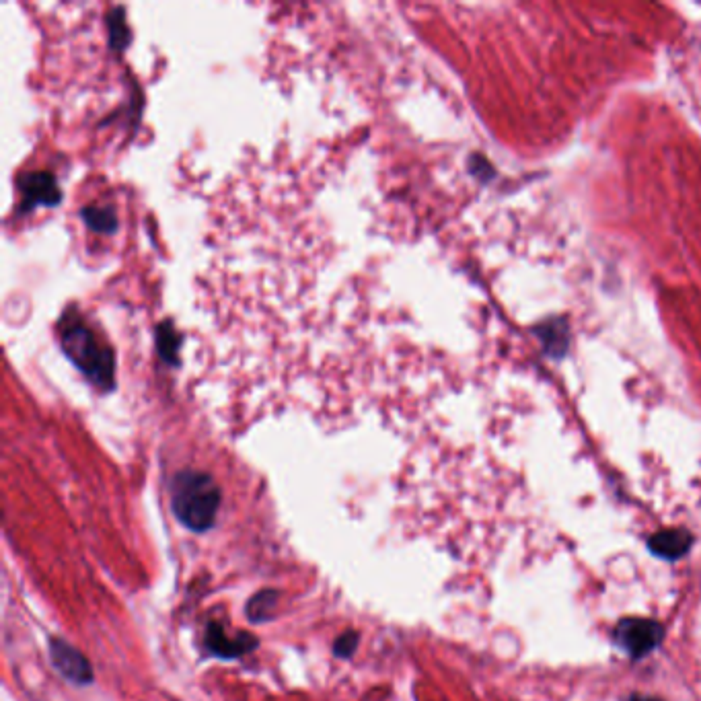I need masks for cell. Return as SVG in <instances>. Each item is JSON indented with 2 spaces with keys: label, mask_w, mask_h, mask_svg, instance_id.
I'll use <instances>...</instances> for the list:
<instances>
[{
  "label": "cell",
  "mask_w": 701,
  "mask_h": 701,
  "mask_svg": "<svg viewBox=\"0 0 701 701\" xmlns=\"http://www.w3.org/2000/svg\"><path fill=\"white\" fill-rule=\"evenodd\" d=\"M220 500H223V494L210 473L186 469L173 477L171 508L177 521L194 533L212 529Z\"/></svg>",
  "instance_id": "cell-1"
},
{
  "label": "cell",
  "mask_w": 701,
  "mask_h": 701,
  "mask_svg": "<svg viewBox=\"0 0 701 701\" xmlns=\"http://www.w3.org/2000/svg\"><path fill=\"white\" fill-rule=\"evenodd\" d=\"M64 348L83 371L95 381L112 379V358L103 352L85 325L68 323L64 329Z\"/></svg>",
  "instance_id": "cell-2"
},
{
  "label": "cell",
  "mask_w": 701,
  "mask_h": 701,
  "mask_svg": "<svg viewBox=\"0 0 701 701\" xmlns=\"http://www.w3.org/2000/svg\"><path fill=\"white\" fill-rule=\"evenodd\" d=\"M662 638V625L652 619H623L615 632L619 648L632 658L648 656L662 642Z\"/></svg>",
  "instance_id": "cell-3"
},
{
  "label": "cell",
  "mask_w": 701,
  "mask_h": 701,
  "mask_svg": "<svg viewBox=\"0 0 701 701\" xmlns=\"http://www.w3.org/2000/svg\"><path fill=\"white\" fill-rule=\"evenodd\" d=\"M50 660L54 669L70 683L89 685L95 679L89 658L62 638H50Z\"/></svg>",
  "instance_id": "cell-4"
},
{
  "label": "cell",
  "mask_w": 701,
  "mask_h": 701,
  "mask_svg": "<svg viewBox=\"0 0 701 701\" xmlns=\"http://www.w3.org/2000/svg\"><path fill=\"white\" fill-rule=\"evenodd\" d=\"M204 644H206L210 654L231 660V658H239L247 652H253L257 648V644H260V640L251 634H245V632H239L235 636H227L223 625L216 623V621H210L206 627Z\"/></svg>",
  "instance_id": "cell-5"
},
{
  "label": "cell",
  "mask_w": 701,
  "mask_h": 701,
  "mask_svg": "<svg viewBox=\"0 0 701 701\" xmlns=\"http://www.w3.org/2000/svg\"><path fill=\"white\" fill-rule=\"evenodd\" d=\"M691 543H693V539H691V535L687 531L671 529V531H664V533L654 535L650 539V549L660 558L679 560L683 553H687Z\"/></svg>",
  "instance_id": "cell-6"
},
{
  "label": "cell",
  "mask_w": 701,
  "mask_h": 701,
  "mask_svg": "<svg viewBox=\"0 0 701 701\" xmlns=\"http://www.w3.org/2000/svg\"><path fill=\"white\" fill-rule=\"evenodd\" d=\"M278 605V593L276 590H262V593H257L255 597H251V601L245 607V613L249 617V621L260 623V621H268L274 613Z\"/></svg>",
  "instance_id": "cell-7"
},
{
  "label": "cell",
  "mask_w": 701,
  "mask_h": 701,
  "mask_svg": "<svg viewBox=\"0 0 701 701\" xmlns=\"http://www.w3.org/2000/svg\"><path fill=\"white\" fill-rule=\"evenodd\" d=\"M360 644V636L356 632H346L334 642V654L338 658H350Z\"/></svg>",
  "instance_id": "cell-8"
},
{
  "label": "cell",
  "mask_w": 701,
  "mask_h": 701,
  "mask_svg": "<svg viewBox=\"0 0 701 701\" xmlns=\"http://www.w3.org/2000/svg\"><path fill=\"white\" fill-rule=\"evenodd\" d=\"M627 701H660L656 697H646V695H632Z\"/></svg>",
  "instance_id": "cell-9"
}]
</instances>
